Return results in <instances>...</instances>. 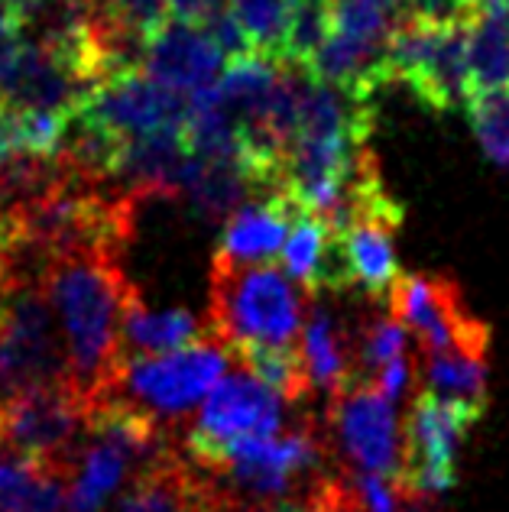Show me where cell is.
<instances>
[{
  "instance_id": "obj_31",
  "label": "cell",
  "mask_w": 509,
  "mask_h": 512,
  "mask_svg": "<svg viewBox=\"0 0 509 512\" xmlns=\"http://www.w3.org/2000/svg\"><path fill=\"white\" fill-rule=\"evenodd\" d=\"M198 512H244V503H240L221 480H211V474H205V493H202Z\"/></svg>"
},
{
  "instance_id": "obj_2",
  "label": "cell",
  "mask_w": 509,
  "mask_h": 512,
  "mask_svg": "<svg viewBox=\"0 0 509 512\" xmlns=\"http://www.w3.org/2000/svg\"><path fill=\"white\" fill-rule=\"evenodd\" d=\"M302 292L273 266L211 260L208 331L227 354L240 344L292 347L302 331Z\"/></svg>"
},
{
  "instance_id": "obj_8",
  "label": "cell",
  "mask_w": 509,
  "mask_h": 512,
  "mask_svg": "<svg viewBox=\"0 0 509 512\" xmlns=\"http://www.w3.org/2000/svg\"><path fill=\"white\" fill-rule=\"evenodd\" d=\"M0 435L7 451L69 477V467L88 435V402L72 386L13 399L0 409Z\"/></svg>"
},
{
  "instance_id": "obj_11",
  "label": "cell",
  "mask_w": 509,
  "mask_h": 512,
  "mask_svg": "<svg viewBox=\"0 0 509 512\" xmlns=\"http://www.w3.org/2000/svg\"><path fill=\"white\" fill-rule=\"evenodd\" d=\"M78 120H88L124 140H140L153 137V133L185 130L189 98L159 85L140 65H130L91 91Z\"/></svg>"
},
{
  "instance_id": "obj_6",
  "label": "cell",
  "mask_w": 509,
  "mask_h": 512,
  "mask_svg": "<svg viewBox=\"0 0 509 512\" xmlns=\"http://www.w3.org/2000/svg\"><path fill=\"white\" fill-rule=\"evenodd\" d=\"M467 33L471 23L409 20L390 46L393 82L406 85L435 114L467 107L474 98Z\"/></svg>"
},
{
  "instance_id": "obj_16",
  "label": "cell",
  "mask_w": 509,
  "mask_h": 512,
  "mask_svg": "<svg viewBox=\"0 0 509 512\" xmlns=\"http://www.w3.org/2000/svg\"><path fill=\"white\" fill-rule=\"evenodd\" d=\"M299 208L286 195H263L224 221L214 260L234 266H263L283 253Z\"/></svg>"
},
{
  "instance_id": "obj_12",
  "label": "cell",
  "mask_w": 509,
  "mask_h": 512,
  "mask_svg": "<svg viewBox=\"0 0 509 512\" xmlns=\"http://www.w3.org/2000/svg\"><path fill=\"white\" fill-rule=\"evenodd\" d=\"M390 315L422 341L425 354H438L448 347L487 350L490 344L487 325L464 312L458 286L441 276L403 273L390 295Z\"/></svg>"
},
{
  "instance_id": "obj_30",
  "label": "cell",
  "mask_w": 509,
  "mask_h": 512,
  "mask_svg": "<svg viewBox=\"0 0 509 512\" xmlns=\"http://www.w3.org/2000/svg\"><path fill=\"white\" fill-rule=\"evenodd\" d=\"M227 7H231V0H172V20L208 30L221 13H227Z\"/></svg>"
},
{
  "instance_id": "obj_15",
  "label": "cell",
  "mask_w": 509,
  "mask_h": 512,
  "mask_svg": "<svg viewBox=\"0 0 509 512\" xmlns=\"http://www.w3.org/2000/svg\"><path fill=\"white\" fill-rule=\"evenodd\" d=\"M224 52L211 39L208 30L169 20L150 43L143 46L140 69L156 78L169 91L192 98L198 91H208L224 75Z\"/></svg>"
},
{
  "instance_id": "obj_3",
  "label": "cell",
  "mask_w": 509,
  "mask_h": 512,
  "mask_svg": "<svg viewBox=\"0 0 509 512\" xmlns=\"http://www.w3.org/2000/svg\"><path fill=\"white\" fill-rule=\"evenodd\" d=\"M409 23V0H331V30L312 72L357 104L393 85L390 46Z\"/></svg>"
},
{
  "instance_id": "obj_13",
  "label": "cell",
  "mask_w": 509,
  "mask_h": 512,
  "mask_svg": "<svg viewBox=\"0 0 509 512\" xmlns=\"http://www.w3.org/2000/svg\"><path fill=\"white\" fill-rule=\"evenodd\" d=\"M283 425V399L250 373H234L214 386L195 425L185 435V454L198 457L244 438H276Z\"/></svg>"
},
{
  "instance_id": "obj_9",
  "label": "cell",
  "mask_w": 509,
  "mask_h": 512,
  "mask_svg": "<svg viewBox=\"0 0 509 512\" xmlns=\"http://www.w3.org/2000/svg\"><path fill=\"white\" fill-rule=\"evenodd\" d=\"M484 412L441 402L432 393L412 396L403 425V451H399V480L409 490L435 496L458 483V444Z\"/></svg>"
},
{
  "instance_id": "obj_24",
  "label": "cell",
  "mask_w": 509,
  "mask_h": 512,
  "mask_svg": "<svg viewBox=\"0 0 509 512\" xmlns=\"http://www.w3.org/2000/svg\"><path fill=\"white\" fill-rule=\"evenodd\" d=\"M231 354L240 360L253 380H260L266 389H273L286 402H308L312 396V376L305 370L302 350L292 347H270V344H240Z\"/></svg>"
},
{
  "instance_id": "obj_14",
  "label": "cell",
  "mask_w": 509,
  "mask_h": 512,
  "mask_svg": "<svg viewBox=\"0 0 509 512\" xmlns=\"http://www.w3.org/2000/svg\"><path fill=\"white\" fill-rule=\"evenodd\" d=\"M331 425L338 431L341 451L357 464V470L377 477L399 474L396 406L373 383L331 399Z\"/></svg>"
},
{
  "instance_id": "obj_29",
  "label": "cell",
  "mask_w": 509,
  "mask_h": 512,
  "mask_svg": "<svg viewBox=\"0 0 509 512\" xmlns=\"http://www.w3.org/2000/svg\"><path fill=\"white\" fill-rule=\"evenodd\" d=\"M101 13L120 36L143 49L172 20V0H101Z\"/></svg>"
},
{
  "instance_id": "obj_27",
  "label": "cell",
  "mask_w": 509,
  "mask_h": 512,
  "mask_svg": "<svg viewBox=\"0 0 509 512\" xmlns=\"http://www.w3.org/2000/svg\"><path fill=\"white\" fill-rule=\"evenodd\" d=\"M467 117L480 150L497 166H509V88L480 91L467 101Z\"/></svg>"
},
{
  "instance_id": "obj_22",
  "label": "cell",
  "mask_w": 509,
  "mask_h": 512,
  "mask_svg": "<svg viewBox=\"0 0 509 512\" xmlns=\"http://www.w3.org/2000/svg\"><path fill=\"white\" fill-rule=\"evenodd\" d=\"M487 350L477 347H448L438 354H425V393L441 402L487 409Z\"/></svg>"
},
{
  "instance_id": "obj_25",
  "label": "cell",
  "mask_w": 509,
  "mask_h": 512,
  "mask_svg": "<svg viewBox=\"0 0 509 512\" xmlns=\"http://www.w3.org/2000/svg\"><path fill=\"white\" fill-rule=\"evenodd\" d=\"M227 10H231V17L240 23V30H244L253 56L283 62L296 0H231Z\"/></svg>"
},
{
  "instance_id": "obj_23",
  "label": "cell",
  "mask_w": 509,
  "mask_h": 512,
  "mask_svg": "<svg viewBox=\"0 0 509 512\" xmlns=\"http://www.w3.org/2000/svg\"><path fill=\"white\" fill-rule=\"evenodd\" d=\"M467 52H471L474 94L509 88V13L497 0L480 7L471 20Z\"/></svg>"
},
{
  "instance_id": "obj_7",
  "label": "cell",
  "mask_w": 509,
  "mask_h": 512,
  "mask_svg": "<svg viewBox=\"0 0 509 512\" xmlns=\"http://www.w3.org/2000/svg\"><path fill=\"white\" fill-rule=\"evenodd\" d=\"M224 370L227 350L218 341H202L176 354L127 360L104 396L124 399L163 425V419H182L195 402L208 399L224 380Z\"/></svg>"
},
{
  "instance_id": "obj_19",
  "label": "cell",
  "mask_w": 509,
  "mask_h": 512,
  "mask_svg": "<svg viewBox=\"0 0 509 512\" xmlns=\"http://www.w3.org/2000/svg\"><path fill=\"white\" fill-rule=\"evenodd\" d=\"M208 338H211L208 325H202L189 308L150 312V308L143 305L140 292H133L124 312V328H120V354H124V363L163 357L185 347H195Z\"/></svg>"
},
{
  "instance_id": "obj_10",
  "label": "cell",
  "mask_w": 509,
  "mask_h": 512,
  "mask_svg": "<svg viewBox=\"0 0 509 512\" xmlns=\"http://www.w3.org/2000/svg\"><path fill=\"white\" fill-rule=\"evenodd\" d=\"M403 218V205L380 182L360 195L351 224L338 234L347 286L360 289L370 302L390 305V295L399 286V279H403L393 240Z\"/></svg>"
},
{
  "instance_id": "obj_18",
  "label": "cell",
  "mask_w": 509,
  "mask_h": 512,
  "mask_svg": "<svg viewBox=\"0 0 509 512\" xmlns=\"http://www.w3.org/2000/svg\"><path fill=\"white\" fill-rule=\"evenodd\" d=\"M283 263H286L289 279L299 282L308 299H315L321 292L351 289L347 286L344 263H341L338 234H334V227L325 218H318V214H305V211L296 214L289 240L283 247Z\"/></svg>"
},
{
  "instance_id": "obj_4",
  "label": "cell",
  "mask_w": 509,
  "mask_h": 512,
  "mask_svg": "<svg viewBox=\"0 0 509 512\" xmlns=\"http://www.w3.org/2000/svg\"><path fill=\"white\" fill-rule=\"evenodd\" d=\"M72 386L69 350L39 279H20L0 299V409L13 399Z\"/></svg>"
},
{
  "instance_id": "obj_20",
  "label": "cell",
  "mask_w": 509,
  "mask_h": 512,
  "mask_svg": "<svg viewBox=\"0 0 509 512\" xmlns=\"http://www.w3.org/2000/svg\"><path fill=\"white\" fill-rule=\"evenodd\" d=\"M250 195H257L250 175L240 159H189V169L182 175L179 195L198 221L218 224L227 221L247 205Z\"/></svg>"
},
{
  "instance_id": "obj_1",
  "label": "cell",
  "mask_w": 509,
  "mask_h": 512,
  "mask_svg": "<svg viewBox=\"0 0 509 512\" xmlns=\"http://www.w3.org/2000/svg\"><path fill=\"white\" fill-rule=\"evenodd\" d=\"M39 282L69 350L72 389L91 406L111 389L114 376L124 367L120 328L130 295L137 289L127 282L111 253L56 256L46 263Z\"/></svg>"
},
{
  "instance_id": "obj_32",
  "label": "cell",
  "mask_w": 509,
  "mask_h": 512,
  "mask_svg": "<svg viewBox=\"0 0 509 512\" xmlns=\"http://www.w3.org/2000/svg\"><path fill=\"white\" fill-rule=\"evenodd\" d=\"M0 441H4V435H0Z\"/></svg>"
},
{
  "instance_id": "obj_26",
  "label": "cell",
  "mask_w": 509,
  "mask_h": 512,
  "mask_svg": "<svg viewBox=\"0 0 509 512\" xmlns=\"http://www.w3.org/2000/svg\"><path fill=\"white\" fill-rule=\"evenodd\" d=\"M406 357V328L390 312L370 315L354 338V380L357 386L377 383L393 360Z\"/></svg>"
},
{
  "instance_id": "obj_17",
  "label": "cell",
  "mask_w": 509,
  "mask_h": 512,
  "mask_svg": "<svg viewBox=\"0 0 509 512\" xmlns=\"http://www.w3.org/2000/svg\"><path fill=\"white\" fill-rule=\"evenodd\" d=\"M205 493V470L192 467L172 448L159 451L137 470L130 490L120 496L114 512H198Z\"/></svg>"
},
{
  "instance_id": "obj_5",
  "label": "cell",
  "mask_w": 509,
  "mask_h": 512,
  "mask_svg": "<svg viewBox=\"0 0 509 512\" xmlns=\"http://www.w3.org/2000/svg\"><path fill=\"white\" fill-rule=\"evenodd\" d=\"M195 467L214 474L240 503L263 506L289 500L296 480L325 477L328 448L312 422H302L286 438H244L192 457Z\"/></svg>"
},
{
  "instance_id": "obj_28",
  "label": "cell",
  "mask_w": 509,
  "mask_h": 512,
  "mask_svg": "<svg viewBox=\"0 0 509 512\" xmlns=\"http://www.w3.org/2000/svg\"><path fill=\"white\" fill-rule=\"evenodd\" d=\"M331 30V0H296L283 62L292 69H312L321 46H325Z\"/></svg>"
},
{
  "instance_id": "obj_21",
  "label": "cell",
  "mask_w": 509,
  "mask_h": 512,
  "mask_svg": "<svg viewBox=\"0 0 509 512\" xmlns=\"http://www.w3.org/2000/svg\"><path fill=\"white\" fill-rule=\"evenodd\" d=\"M299 350H302L305 370L312 376V386L331 393V399L357 389L354 338L344 331L338 315H334L328 305H315L312 312H308Z\"/></svg>"
}]
</instances>
